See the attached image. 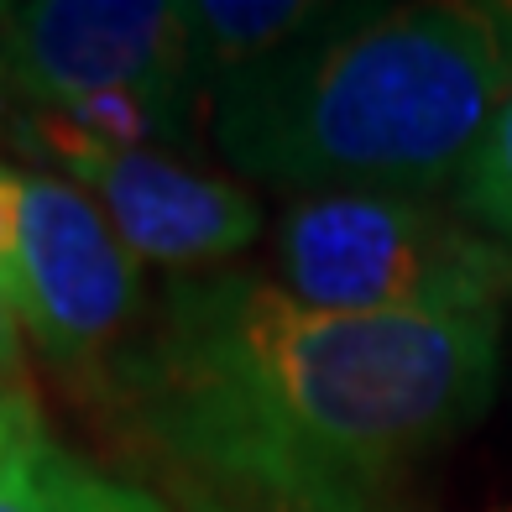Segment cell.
I'll return each mask as SVG.
<instances>
[{
	"mask_svg": "<svg viewBox=\"0 0 512 512\" xmlns=\"http://www.w3.org/2000/svg\"><path fill=\"white\" fill-rule=\"evenodd\" d=\"M502 319L324 314L267 272L168 277L105 403L241 512H413L418 481L492 408Z\"/></svg>",
	"mask_w": 512,
	"mask_h": 512,
	"instance_id": "obj_1",
	"label": "cell"
},
{
	"mask_svg": "<svg viewBox=\"0 0 512 512\" xmlns=\"http://www.w3.org/2000/svg\"><path fill=\"white\" fill-rule=\"evenodd\" d=\"M512 89V0L340 6L324 32L209 95L241 178L298 194H439Z\"/></svg>",
	"mask_w": 512,
	"mask_h": 512,
	"instance_id": "obj_2",
	"label": "cell"
},
{
	"mask_svg": "<svg viewBox=\"0 0 512 512\" xmlns=\"http://www.w3.org/2000/svg\"><path fill=\"white\" fill-rule=\"evenodd\" d=\"M267 277L298 304L356 319H502L512 246L434 194H298L267 230Z\"/></svg>",
	"mask_w": 512,
	"mask_h": 512,
	"instance_id": "obj_3",
	"label": "cell"
},
{
	"mask_svg": "<svg viewBox=\"0 0 512 512\" xmlns=\"http://www.w3.org/2000/svg\"><path fill=\"white\" fill-rule=\"evenodd\" d=\"M0 95L126 142H189L204 100L183 0L0 6Z\"/></svg>",
	"mask_w": 512,
	"mask_h": 512,
	"instance_id": "obj_4",
	"label": "cell"
},
{
	"mask_svg": "<svg viewBox=\"0 0 512 512\" xmlns=\"http://www.w3.org/2000/svg\"><path fill=\"white\" fill-rule=\"evenodd\" d=\"M21 335L68 387L105 398L110 371L147 330V277L100 204L58 173L11 178V230L0 267Z\"/></svg>",
	"mask_w": 512,
	"mask_h": 512,
	"instance_id": "obj_5",
	"label": "cell"
},
{
	"mask_svg": "<svg viewBox=\"0 0 512 512\" xmlns=\"http://www.w3.org/2000/svg\"><path fill=\"white\" fill-rule=\"evenodd\" d=\"M11 136L100 204L110 230L142 267L173 277L220 272L262 241V204L251 189L220 173H204L162 147L89 131L79 121L21 110Z\"/></svg>",
	"mask_w": 512,
	"mask_h": 512,
	"instance_id": "obj_6",
	"label": "cell"
},
{
	"mask_svg": "<svg viewBox=\"0 0 512 512\" xmlns=\"http://www.w3.org/2000/svg\"><path fill=\"white\" fill-rule=\"evenodd\" d=\"M335 16L340 6H324V0H183L189 53H194L204 100L225 79H236L246 68L298 48L304 37L324 32Z\"/></svg>",
	"mask_w": 512,
	"mask_h": 512,
	"instance_id": "obj_7",
	"label": "cell"
},
{
	"mask_svg": "<svg viewBox=\"0 0 512 512\" xmlns=\"http://www.w3.org/2000/svg\"><path fill=\"white\" fill-rule=\"evenodd\" d=\"M0 512H178L162 492L115 476L42 429L0 460Z\"/></svg>",
	"mask_w": 512,
	"mask_h": 512,
	"instance_id": "obj_8",
	"label": "cell"
},
{
	"mask_svg": "<svg viewBox=\"0 0 512 512\" xmlns=\"http://www.w3.org/2000/svg\"><path fill=\"white\" fill-rule=\"evenodd\" d=\"M455 204L471 215L481 230H492L512 246V89L502 95L492 126H486L471 168L455 183Z\"/></svg>",
	"mask_w": 512,
	"mask_h": 512,
	"instance_id": "obj_9",
	"label": "cell"
},
{
	"mask_svg": "<svg viewBox=\"0 0 512 512\" xmlns=\"http://www.w3.org/2000/svg\"><path fill=\"white\" fill-rule=\"evenodd\" d=\"M48 424H42V408L32 398V387L21 392H0V460H6L11 450H21L32 434H42Z\"/></svg>",
	"mask_w": 512,
	"mask_h": 512,
	"instance_id": "obj_10",
	"label": "cell"
},
{
	"mask_svg": "<svg viewBox=\"0 0 512 512\" xmlns=\"http://www.w3.org/2000/svg\"><path fill=\"white\" fill-rule=\"evenodd\" d=\"M27 382V345H21V319L11 309L6 288H0V392H21Z\"/></svg>",
	"mask_w": 512,
	"mask_h": 512,
	"instance_id": "obj_11",
	"label": "cell"
},
{
	"mask_svg": "<svg viewBox=\"0 0 512 512\" xmlns=\"http://www.w3.org/2000/svg\"><path fill=\"white\" fill-rule=\"evenodd\" d=\"M173 507L178 512H241V507L220 502L215 492H204V486H194V481H178L173 486Z\"/></svg>",
	"mask_w": 512,
	"mask_h": 512,
	"instance_id": "obj_12",
	"label": "cell"
},
{
	"mask_svg": "<svg viewBox=\"0 0 512 512\" xmlns=\"http://www.w3.org/2000/svg\"><path fill=\"white\" fill-rule=\"evenodd\" d=\"M11 178H16V168L0 162V267H6V230H11Z\"/></svg>",
	"mask_w": 512,
	"mask_h": 512,
	"instance_id": "obj_13",
	"label": "cell"
},
{
	"mask_svg": "<svg viewBox=\"0 0 512 512\" xmlns=\"http://www.w3.org/2000/svg\"><path fill=\"white\" fill-rule=\"evenodd\" d=\"M492 512H512V507H492Z\"/></svg>",
	"mask_w": 512,
	"mask_h": 512,
	"instance_id": "obj_14",
	"label": "cell"
}]
</instances>
